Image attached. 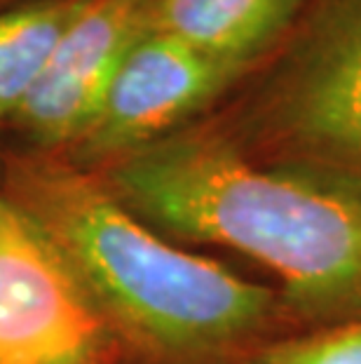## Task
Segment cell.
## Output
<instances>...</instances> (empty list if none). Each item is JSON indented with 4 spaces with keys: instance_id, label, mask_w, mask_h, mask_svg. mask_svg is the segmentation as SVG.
<instances>
[{
    "instance_id": "cell-5",
    "label": "cell",
    "mask_w": 361,
    "mask_h": 364,
    "mask_svg": "<svg viewBox=\"0 0 361 364\" xmlns=\"http://www.w3.org/2000/svg\"><path fill=\"white\" fill-rule=\"evenodd\" d=\"M120 355L64 259L0 196V364H115Z\"/></svg>"
},
{
    "instance_id": "cell-10",
    "label": "cell",
    "mask_w": 361,
    "mask_h": 364,
    "mask_svg": "<svg viewBox=\"0 0 361 364\" xmlns=\"http://www.w3.org/2000/svg\"><path fill=\"white\" fill-rule=\"evenodd\" d=\"M21 3H28V0H0V12H3V10H10V7L21 5Z\"/></svg>"
},
{
    "instance_id": "cell-6",
    "label": "cell",
    "mask_w": 361,
    "mask_h": 364,
    "mask_svg": "<svg viewBox=\"0 0 361 364\" xmlns=\"http://www.w3.org/2000/svg\"><path fill=\"white\" fill-rule=\"evenodd\" d=\"M139 0H89L0 129L12 149L64 153L96 115L122 57L143 33Z\"/></svg>"
},
{
    "instance_id": "cell-9",
    "label": "cell",
    "mask_w": 361,
    "mask_h": 364,
    "mask_svg": "<svg viewBox=\"0 0 361 364\" xmlns=\"http://www.w3.org/2000/svg\"><path fill=\"white\" fill-rule=\"evenodd\" d=\"M244 364H361V324L263 346Z\"/></svg>"
},
{
    "instance_id": "cell-2",
    "label": "cell",
    "mask_w": 361,
    "mask_h": 364,
    "mask_svg": "<svg viewBox=\"0 0 361 364\" xmlns=\"http://www.w3.org/2000/svg\"><path fill=\"white\" fill-rule=\"evenodd\" d=\"M0 196L55 247L122 350L150 364H223L279 311L274 291L174 247L59 153L0 149Z\"/></svg>"
},
{
    "instance_id": "cell-8",
    "label": "cell",
    "mask_w": 361,
    "mask_h": 364,
    "mask_svg": "<svg viewBox=\"0 0 361 364\" xmlns=\"http://www.w3.org/2000/svg\"><path fill=\"white\" fill-rule=\"evenodd\" d=\"M89 0H28L0 12V127L38 80L68 26Z\"/></svg>"
},
{
    "instance_id": "cell-11",
    "label": "cell",
    "mask_w": 361,
    "mask_h": 364,
    "mask_svg": "<svg viewBox=\"0 0 361 364\" xmlns=\"http://www.w3.org/2000/svg\"><path fill=\"white\" fill-rule=\"evenodd\" d=\"M139 3H145V0H139Z\"/></svg>"
},
{
    "instance_id": "cell-1",
    "label": "cell",
    "mask_w": 361,
    "mask_h": 364,
    "mask_svg": "<svg viewBox=\"0 0 361 364\" xmlns=\"http://www.w3.org/2000/svg\"><path fill=\"white\" fill-rule=\"evenodd\" d=\"M162 237L228 247L282 280L305 320L361 308V179L260 162L202 122L94 169Z\"/></svg>"
},
{
    "instance_id": "cell-4",
    "label": "cell",
    "mask_w": 361,
    "mask_h": 364,
    "mask_svg": "<svg viewBox=\"0 0 361 364\" xmlns=\"http://www.w3.org/2000/svg\"><path fill=\"white\" fill-rule=\"evenodd\" d=\"M249 75L247 68L145 28L122 57L87 129L59 156L94 172L206 118Z\"/></svg>"
},
{
    "instance_id": "cell-7",
    "label": "cell",
    "mask_w": 361,
    "mask_h": 364,
    "mask_svg": "<svg viewBox=\"0 0 361 364\" xmlns=\"http://www.w3.org/2000/svg\"><path fill=\"white\" fill-rule=\"evenodd\" d=\"M307 0H145L143 28L256 71L282 48Z\"/></svg>"
},
{
    "instance_id": "cell-3",
    "label": "cell",
    "mask_w": 361,
    "mask_h": 364,
    "mask_svg": "<svg viewBox=\"0 0 361 364\" xmlns=\"http://www.w3.org/2000/svg\"><path fill=\"white\" fill-rule=\"evenodd\" d=\"M199 122L253 160L361 179V0H307L282 48Z\"/></svg>"
}]
</instances>
